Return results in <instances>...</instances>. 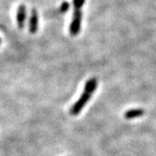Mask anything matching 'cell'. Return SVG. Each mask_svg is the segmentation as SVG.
<instances>
[{
	"label": "cell",
	"mask_w": 156,
	"mask_h": 156,
	"mask_svg": "<svg viewBox=\"0 0 156 156\" xmlns=\"http://www.w3.org/2000/svg\"><path fill=\"white\" fill-rule=\"evenodd\" d=\"M82 18H83V12L81 10L75 9L73 13L72 21L69 25V32L70 35L75 37L81 31L82 26Z\"/></svg>",
	"instance_id": "1"
},
{
	"label": "cell",
	"mask_w": 156,
	"mask_h": 156,
	"mask_svg": "<svg viewBox=\"0 0 156 156\" xmlns=\"http://www.w3.org/2000/svg\"><path fill=\"white\" fill-rule=\"evenodd\" d=\"M90 97H91L90 94L83 91V93L80 96V98L78 99L77 101L71 107V108H70V115H77L78 114L82 111V109L86 105V103L89 101Z\"/></svg>",
	"instance_id": "2"
},
{
	"label": "cell",
	"mask_w": 156,
	"mask_h": 156,
	"mask_svg": "<svg viewBox=\"0 0 156 156\" xmlns=\"http://www.w3.org/2000/svg\"><path fill=\"white\" fill-rule=\"evenodd\" d=\"M38 30V14L36 9H33L30 13L29 21V30L31 33H36Z\"/></svg>",
	"instance_id": "3"
},
{
	"label": "cell",
	"mask_w": 156,
	"mask_h": 156,
	"mask_svg": "<svg viewBox=\"0 0 156 156\" xmlns=\"http://www.w3.org/2000/svg\"><path fill=\"white\" fill-rule=\"evenodd\" d=\"M26 19V7L23 5H19L17 11V23L19 29H23L24 27Z\"/></svg>",
	"instance_id": "4"
},
{
	"label": "cell",
	"mask_w": 156,
	"mask_h": 156,
	"mask_svg": "<svg viewBox=\"0 0 156 156\" xmlns=\"http://www.w3.org/2000/svg\"><path fill=\"white\" fill-rule=\"evenodd\" d=\"M97 84H98V82H97L96 78H90L85 83L84 91L89 93L90 95H92L95 91L96 88H97Z\"/></svg>",
	"instance_id": "5"
},
{
	"label": "cell",
	"mask_w": 156,
	"mask_h": 156,
	"mask_svg": "<svg viewBox=\"0 0 156 156\" xmlns=\"http://www.w3.org/2000/svg\"><path fill=\"white\" fill-rule=\"evenodd\" d=\"M145 114V112L143 109L140 108H133V109H129L124 114V116L128 120L134 119V118H138L140 116H142Z\"/></svg>",
	"instance_id": "6"
},
{
	"label": "cell",
	"mask_w": 156,
	"mask_h": 156,
	"mask_svg": "<svg viewBox=\"0 0 156 156\" xmlns=\"http://www.w3.org/2000/svg\"><path fill=\"white\" fill-rule=\"evenodd\" d=\"M84 4H85V0H73V5L75 9L81 10Z\"/></svg>",
	"instance_id": "7"
},
{
	"label": "cell",
	"mask_w": 156,
	"mask_h": 156,
	"mask_svg": "<svg viewBox=\"0 0 156 156\" xmlns=\"http://www.w3.org/2000/svg\"><path fill=\"white\" fill-rule=\"evenodd\" d=\"M69 2H63L62 4L60 6V12L61 13H64V12H66V11H69Z\"/></svg>",
	"instance_id": "8"
},
{
	"label": "cell",
	"mask_w": 156,
	"mask_h": 156,
	"mask_svg": "<svg viewBox=\"0 0 156 156\" xmlns=\"http://www.w3.org/2000/svg\"><path fill=\"white\" fill-rule=\"evenodd\" d=\"M0 43H1V39H0Z\"/></svg>",
	"instance_id": "9"
}]
</instances>
